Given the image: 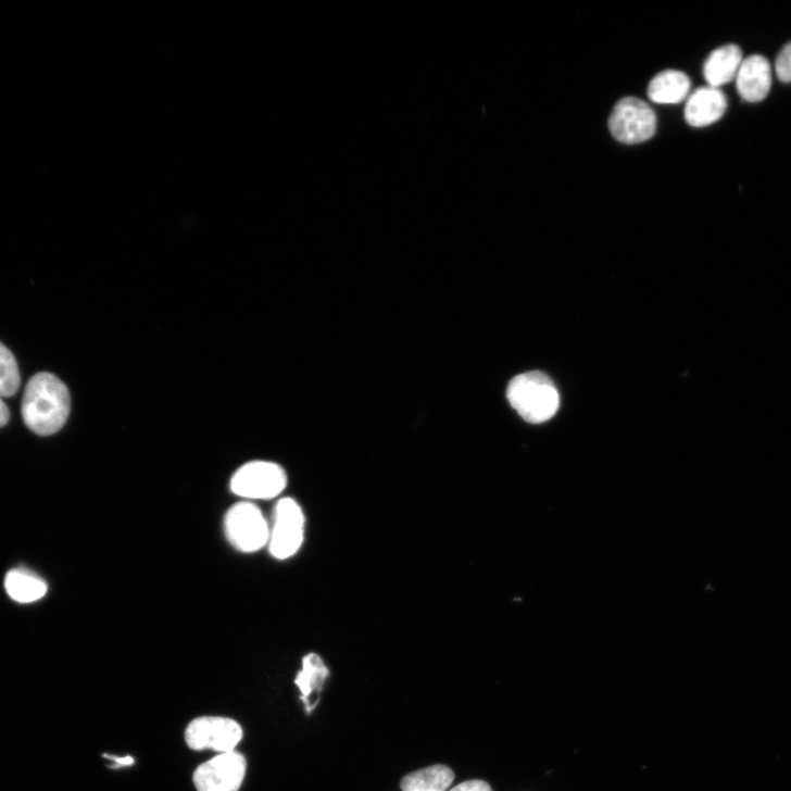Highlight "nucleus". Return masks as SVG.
Here are the masks:
<instances>
[{"instance_id":"f257e3e1","label":"nucleus","mask_w":791,"mask_h":791,"mask_svg":"<svg viewBox=\"0 0 791 791\" xmlns=\"http://www.w3.org/2000/svg\"><path fill=\"white\" fill-rule=\"evenodd\" d=\"M71 395L66 385L55 375L41 372L33 376L24 391L22 415L36 435L49 437L67 422Z\"/></svg>"},{"instance_id":"f03ea898","label":"nucleus","mask_w":791,"mask_h":791,"mask_svg":"<svg viewBox=\"0 0 791 791\" xmlns=\"http://www.w3.org/2000/svg\"><path fill=\"white\" fill-rule=\"evenodd\" d=\"M512 407L528 423L542 424L554 417L560 394L552 379L542 372L516 376L507 389Z\"/></svg>"},{"instance_id":"7ed1b4c3","label":"nucleus","mask_w":791,"mask_h":791,"mask_svg":"<svg viewBox=\"0 0 791 791\" xmlns=\"http://www.w3.org/2000/svg\"><path fill=\"white\" fill-rule=\"evenodd\" d=\"M287 474L273 462L253 461L240 467L231 479V490L246 500H273L287 486Z\"/></svg>"},{"instance_id":"20e7f679","label":"nucleus","mask_w":791,"mask_h":791,"mask_svg":"<svg viewBox=\"0 0 791 791\" xmlns=\"http://www.w3.org/2000/svg\"><path fill=\"white\" fill-rule=\"evenodd\" d=\"M654 111L637 97H626L614 108L610 129L615 139L626 145L650 140L656 131Z\"/></svg>"},{"instance_id":"39448f33","label":"nucleus","mask_w":791,"mask_h":791,"mask_svg":"<svg viewBox=\"0 0 791 791\" xmlns=\"http://www.w3.org/2000/svg\"><path fill=\"white\" fill-rule=\"evenodd\" d=\"M269 527L260 508L249 502L231 507L225 518L226 537L243 553L260 551L269 541Z\"/></svg>"},{"instance_id":"423d86ee","label":"nucleus","mask_w":791,"mask_h":791,"mask_svg":"<svg viewBox=\"0 0 791 791\" xmlns=\"http://www.w3.org/2000/svg\"><path fill=\"white\" fill-rule=\"evenodd\" d=\"M243 738L239 723L225 717L193 719L185 730V741L193 751H215L219 754L236 751Z\"/></svg>"},{"instance_id":"0eeeda50","label":"nucleus","mask_w":791,"mask_h":791,"mask_svg":"<svg viewBox=\"0 0 791 791\" xmlns=\"http://www.w3.org/2000/svg\"><path fill=\"white\" fill-rule=\"evenodd\" d=\"M304 538L305 516L301 506L291 499L279 501L269 530L271 554L277 560H287L300 551Z\"/></svg>"},{"instance_id":"6e6552de","label":"nucleus","mask_w":791,"mask_h":791,"mask_svg":"<svg viewBox=\"0 0 791 791\" xmlns=\"http://www.w3.org/2000/svg\"><path fill=\"white\" fill-rule=\"evenodd\" d=\"M247 759L237 752L218 754L198 766L192 775L197 791H239L246 775Z\"/></svg>"},{"instance_id":"1a4fd4ad","label":"nucleus","mask_w":791,"mask_h":791,"mask_svg":"<svg viewBox=\"0 0 791 791\" xmlns=\"http://www.w3.org/2000/svg\"><path fill=\"white\" fill-rule=\"evenodd\" d=\"M727 109V97L720 88L701 87L687 99L685 120L691 127H707L720 121Z\"/></svg>"},{"instance_id":"9d476101","label":"nucleus","mask_w":791,"mask_h":791,"mask_svg":"<svg viewBox=\"0 0 791 791\" xmlns=\"http://www.w3.org/2000/svg\"><path fill=\"white\" fill-rule=\"evenodd\" d=\"M740 96L749 103H759L768 96L773 73L768 60L762 55H751L743 60L736 77Z\"/></svg>"},{"instance_id":"9b49d317","label":"nucleus","mask_w":791,"mask_h":791,"mask_svg":"<svg viewBox=\"0 0 791 791\" xmlns=\"http://www.w3.org/2000/svg\"><path fill=\"white\" fill-rule=\"evenodd\" d=\"M329 675V668L318 654L310 653L303 658V668L297 674L294 683L302 692L301 701L307 715H312L319 705L322 691Z\"/></svg>"},{"instance_id":"f8f14e48","label":"nucleus","mask_w":791,"mask_h":791,"mask_svg":"<svg viewBox=\"0 0 791 791\" xmlns=\"http://www.w3.org/2000/svg\"><path fill=\"white\" fill-rule=\"evenodd\" d=\"M742 62V51L734 45H728L712 52L704 66L708 86L720 88L736 79Z\"/></svg>"},{"instance_id":"ddd939ff","label":"nucleus","mask_w":791,"mask_h":791,"mask_svg":"<svg viewBox=\"0 0 791 791\" xmlns=\"http://www.w3.org/2000/svg\"><path fill=\"white\" fill-rule=\"evenodd\" d=\"M689 90V77L682 72L668 70L657 74L651 80L648 95L655 104L675 105L685 101Z\"/></svg>"},{"instance_id":"4468645a","label":"nucleus","mask_w":791,"mask_h":791,"mask_svg":"<svg viewBox=\"0 0 791 791\" xmlns=\"http://www.w3.org/2000/svg\"><path fill=\"white\" fill-rule=\"evenodd\" d=\"M5 588L10 598L20 604L35 603L48 591L43 579L25 569L11 570L5 578Z\"/></svg>"},{"instance_id":"2eb2a0df","label":"nucleus","mask_w":791,"mask_h":791,"mask_svg":"<svg viewBox=\"0 0 791 791\" xmlns=\"http://www.w3.org/2000/svg\"><path fill=\"white\" fill-rule=\"evenodd\" d=\"M455 778L454 771L445 765L430 766L405 776L401 782L403 791H447Z\"/></svg>"},{"instance_id":"dca6fc26","label":"nucleus","mask_w":791,"mask_h":791,"mask_svg":"<svg viewBox=\"0 0 791 791\" xmlns=\"http://www.w3.org/2000/svg\"><path fill=\"white\" fill-rule=\"evenodd\" d=\"M21 387V373L14 354L0 342V398H13Z\"/></svg>"},{"instance_id":"f3484780","label":"nucleus","mask_w":791,"mask_h":791,"mask_svg":"<svg viewBox=\"0 0 791 791\" xmlns=\"http://www.w3.org/2000/svg\"><path fill=\"white\" fill-rule=\"evenodd\" d=\"M775 72L780 81L791 83V42L787 43L779 52L775 63Z\"/></svg>"},{"instance_id":"a211bd4d","label":"nucleus","mask_w":791,"mask_h":791,"mask_svg":"<svg viewBox=\"0 0 791 791\" xmlns=\"http://www.w3.org/2000/svg\"><path fill=\"white\" fill-rule=\"evenodd\" d=\"M450 791H492V789L484 780H468L457 784Z\"/></svg>"},{"instance_id":"6ab92c4d","label":"nucleus","mask_w":791,"mask_h":791,"mask_svg":"<svg viewBox=\"0 0 791 791\" xmlns=\"http://www.w3.org/2000/svg\"><path fill=\"white\" fill-rule=\"evenodd\" d=\"M11 418V413L8 407V405L3 402L2 398H0V428L5 427Z\"/></svg>"},{"instance_id":"aec40b11","label":"nucleus","mask_w":791,"mask_h":791,"mask_svg":"<svg viewBox=\"0 0 791 791\" xmlns=\"http://www.w3.org/2000/svg\"><path fill=\"white\" fill-rule=\"evenodd\" d=\"M106 756L109 758L113 759L114 762H117L116 768L117 767H121V766L122 767L123 766H131L135 763V759L133 757H130V756L122 757V758L121 757H115V756H110V755H106Z\"/></svg>"}]
</instances>
